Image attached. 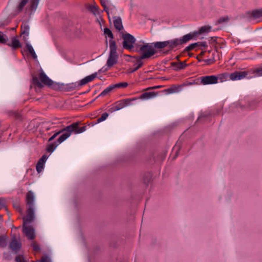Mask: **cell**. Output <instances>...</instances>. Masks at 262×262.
I'll return each instance as SVG.
<instances>
[{"label":"cell","instance_id":"cell-1","mask_svg":"<svg viewBox=\"0 0 262 262\" xmlns=\"http://www.w3.org/2000/svg\"><path fill=\"white\" fill-rule=\"evenodd\" d=\"M110 52L107 62V65L109 67H111L117 63L118 59V54L117 53V47L115 42L114 41H110Z\"/></svg>","mask_w":262,"mask_h":262},{"label":"cell","instance_id":"cell-2","mask_svg":"<svg viewBox=\"0 0 262 262\" xmlns=\"http://www.w3.org/2000/svg\"><path fill=\"white\" fill-rule=\"evenodd\" d=\"M122 38L124 41L123 47L126 50H131L132 49L136 41L134 37L128 33H125L122 35Z\"/></svg>","mask_w":262,"mask_h":262},{"label":"cell","instance_id":"cell-3","mask_svg":"<svg viewBox=\"0 0 262 262\" xmlns=\"http://www.w3.org/2000/svg\"><path fill=\"white\" fill-rule=\"evenodd\" d=\"M140 51L142 58H151L156 53L155 50L149 45H143L141 48Z\"/></svg>","mask_w":262,"mask_h":262},{"label":"cell","instance_id":"cell-4","mask_svg":"<svg viewBox=\"0 0 262 262\" xmlns=\"http://www.w3.org/2000/svg\"><path fill=\"white\" fill-rule=\"evenodd\" d=\"M9 248L12 252L15 253L19 252L21 249V244L16 237H13L11 239L9 244Z\"/></svg>","mask_w":262,"mask_h":262},{"label":"cell","instance_id":"cell-5","mask_svg":"<svg viewBox=\"0 0 262 262\" xmlns=\"http://www.w3.org/2000/svg\"><path fill=\"white\" fill-rule=\"evenodd\" d=\"M24 232L26 236L28 238V239L32 240L35 238V232L34 228L31 226H25L24 228Z\"/></svg>","mask_w":262,"mask_h":262},{"label":"cell","instance_id":"cell-6","mask_svg":"<svg viewBox=\"0 0 262 262\" xmlns=\"http://www.w3.org/2000/svg\"><path fill=\"white\" fill-rule=\"evenodd\" d=\"M47 156L45 155H43L40 159V160H38L36 166V171L38 173H41L44 170V167H45V163L47 161Z\"/></svg>","mask_w":262,"mask_h":262},{"label":"cell","instance_id":"cell-7","mask_svg":"<svg viewBox=\"0 0 262 262\" xmlns=\"http://www.w3.org/2000/svg\"><path fill=\"white\" fill-rule=\"evenodd\" d=\"M128 85V83H116L114 85H111L110 87L107 88L102 93V95H106L109 92L112 91L115 88H126Z\"/></svg>","mask_w":262,"mask_h":262},{"label":"cell","instance_id":"cell-8","mask_svg":"<svg viewBox=\"0 0 262 262\" xmlns=\"http://www.w3.org/2000/svg\"><path fill=\"white\" fill-rule=\"evenodd\" d=\"M39 77H40V79L41 80V82L43 84H44L47 86H50V85H52L53 81L50 79H49V77L45 73L43 72L40 73Z\"/></svg>","mask_w":262,"mask_h":262},{"label":"cell","instance_id":"cell-9","mask_svg":"<svg viewBox=\"0 0 262 262\" xmlns=\"http://www.w3.org/2000/svg\"><path fill=\"white\" fill-rule=\"evenodd\" d=\"M201 82L204 85L215 84L218 83V78L215 76H207L203 77Z\"/></svg>","mask_w":262,"mask_h":262},{"label":"cell","instance_id":"cell-10","mask_svg":"<svg viewBox=\"0 0 262 262\" xmlns=\"http://www.w3.org/2000/svg\"><path fill=\"white\" fill-rule=\"evenodd\" d=\"M247 76V73L245 72H236L230 75V79L232 81H237L244 79Z\"/></svg>","mask_w":262,"mask_h":262},{"label":"cell","instance_id":"cell-11","mask_svg":"<svg viewBox=\"0 0 262 262\" xmlns=\"http://www.w3.org/2000/svg\"><path fill=\"white\" fill-rule=\"evenodd\" d=\"M35 218V214H34V210L32 208H29L27 209L26 213L25 219L26 222L28 223H30L33 221Z\"/></svg>","mask_w":262,"mask_h":262},{"label":"cell","instance_id":"cell-12","mask_svg":"<svg viewBox=\"0 0 262 262\" xmlns=\"http://www.w3.org/2000/svg\"><path fill=\"white\" fill-rule=\"evenodd\" d=\"M97 76L96 73H93L91 75H88L87 76L85 77V78H83V79H81V81L79 82V85H85L87 83H89V82L93 81Z\"/></svg>","mask_w":262,"mask_h":262},{"label":"cell","instance_id":"cell-13","mask_svg":"<svg viewBox=\"0 0 262 262\" xmlns=\"http://www.w3.org/2000/svg\"><path fill=\"white\" fill-rule=\"evenodd\" d=\"M113 24L115 28L118 30H122L123 29V25L122 19L119 17H117L113 19Z\"/></svg>","mask_w":262,"mask_h":262},{"label":"cell","instance_id":"cell-14","mask_svg":"<svg viewBox=\"0 0 262 262\" xmlns=\"http://www.w3.org/2000/svg\"><path fill=\"white\" fill-rule=\"evenodd\" d=\"M196 35H197V33H196V32L190 33H188V34H186V35H184V36H183V37L181 38V40H180L181 43L183 44V43L188 42V41H190V40H192V39H193L194 38H195V37L196 36Z\"/></svg>","mask_w":262,"mask_h":262},{"label":"cell","instance_id":"cell-15","mask_svg":"<svg viewBox=\"0 0 262 262\" xmlns=\"http://www.w3.org/2000/svg\"><path fill=\"white\" fill-rule=\"evenodd\" d=\"M250 17L253 18H259L262 17V8L256 9L252 11L250 13Z\"/></svg>","mask_w":262,"mask_h":262},{"label":"cell","instance_id":"cell-16","mask_svg":"<svg viewBox=\"0 0 262 262\" xmlns=\"http://www.w3.org/2000/svg\"><path fill=\"white\" fill-rule=\"evenodd\" d=\"M156 95H157V93L155 92H147V93L143 94L141 96L140 98L142 99H148L153 98Z\"/></svg>","mask_w":262,"mask_h":262},{"label":"cell","instance_id":"cell-17","mask_svg":"<svg viewBox=\"0 0 262 262\" xmlns=\"http://www.w3.org/2000/svg\"><path fill=\"white\" fill-rule=\"evenodd\" d=\"M26 201L28 204H32L34 202V194L32 192H28L26 195Z\"/></svg>","mask_w":262,"mask_h":262},{"label":"cell","instance_id":"cell-18","mask_svg":"<svg viewBox=\"0 0 262 262\" xmlns=\"http://www.w3.org/2000/svg\"><path fill=\"white\" fill-rule=\"evenodd\" d=\"M169 44V42H159L155 43L154 46L156 49H162L166 47Z\"/></svg>","mask_w":262,"mask_h":262},{"label":"cell","instance_id":"cell-19","mask_svg":"<svg viewBox=\"0 0 262 262\" xmlns=\"http://www.w3.org/2000/svg\"><path fill=\"white\" fill-rule=\"evenodd\" d=\"M211 29V27L210 26H204L199 29L198 31L199 34H204V33L208 32Z\"/></svg>","mask_w":262,"mask_h":262},{"label":"cell","instance_id":"cell-20","mask_svg":"<svg viewBox=\"0 0 262 262\" xmlns=\"http://www.w3.org/2000/svg\"><path fill=\"white\" fill-rule=\"evenodd\" d=\"M12 46L14 49H19L21 46V44L17 38H14L12 40Z\"/></svg>","mask_w":262,"mask_h":262},{"label":"cell","instance_id":"cell-21","mask_svg":"<svg viewBox=\"0 0 262 262\" xmlns=\"http://www.w3.org/2000/svg\"><path fill=\"white\" fill-rule=\"evenodd\" d=\"M27 49H28V51H29V52L31 56L33 58L35 59L37 58V56H36L35 52L34 51L33 47L29 44H27Z\"/></svg>","mask_w":262,"mask_h":262},{"label":"cell","instance_id":"cell-22","mask_svg":"<svg viewBox=\"0 0 262 262\" xmlns=\"http://www.w3.org/2000/svg\"><path fill=\"white\" fill-rule=\"evenodd\" d=\"M70 135V132L64 133L62 135L60 136V138H58V142L59 143H62L63 142H64V141L66 139L68 138Z\"/></svg>","mask_w":262,"mask_h":262},{"label":"cell","instance_id":"cell-23","mask_svg":"<svg viewBox=\"0 0 262 262\" xmlns=\"http://www.w3.org/2000/svg\"><path fill=\"white\" fill-rule=\"evenodd\" d=\"M7 245V239L5 236H1L0 238V246L1 248H4Z\"/></svg>","mask_w":262,"mask_h":262},{"label":"cell","instance_id":"cell-24","mask_svg":"<svg viewBox=\"0 0 262 262\" xmlns=\"http://www.w3.org/2000/svg\"><path fill=\"white\" fill-rule=\"evenodd\" d=\"M28 1H26V0L22 1L21 2L19 3V5L18 7H17L18 10H22L24 7L25 6L26 4L28 3Z\"/></svg>","mask_w":262,"mask_h":262},{"label":"cell","instance_id":"cell-25","mask_svg":"<svg viewBox=\"0 0 262 262\" xmlns=\"http://www.w3.org/2000/svg\"><path fill=\"white\" fill-rule=\"evenodd\" d=\"M104 32L105 34L107 35V36L109 37L110 38H113V34L111 30L109 29V28H104Z\"/></svg>","mask_w":262,"mask_h":262},{"label":"cell","instance_id":"cell-26","mask_svg":"<svg viewBox=\"0 0 262 262\" xmlns=\"http://www.w3.org/2000/svg\"><path fill=\"white\" fill-rule=\"evenodd\" d=\"M108 117V114L107 113H104L98 119V120H97V122L99 123V122L104 121V120L107 119Z\"/></svg>","mask_w":262,"mask_h":262},{"label":"cell","instance_id":"cell-27","mask_svg":"<svg viewBox=\"0 0 262 262\" xmlns=\"http://www.w3.org/2000/svg\"><path fill=\"white\" fill-rule=\"evenodd\" d=\"M33 81L34 85H36L37 87H38L40 88L43 87V85H42V83L40 81H38V79H37L36 77H34V78L33 79Z\"/></svg>","mask_w":262,"mask_h":262},{"label":"cell","instance_id":"cell-28","mask_svg":"<svg viewBox=\"0 0 262 262\" xmlns=\"http://www.w3.org/2000/svg\"><path fill=\"white\" fill-rule=\"evenodd\" d=\"M56 147V143H52L51 145H48L47 148V151L48 152H51Z\"/></svg>","mask_w":262,"mask_h":262},{"label":"cell","instance_id":"cell-29","mask_svg":"<svg viewBox=\"0 0 262 262\" xmlns=\"http://www.w3.org/2000/svg\"><path fill=\"white\" fill-rule=\"evenodd\" d=\"M15 262H25V259L23 257V256L19 255L15 257Z\"/></svg>","mask_w":262,"mask_h":262},{"label":"cell","instance_id":"cell-30","mask_svg":"<svg viewBox=\"0 0 262 262\" xmlns=\"http://www.w3.org/2000/svg\"><path fill=\"white\" fill-rule=\"evenodd\" d=\"M38 1H32L31 4V7H30L31 10H33L34 9H35L36 8V6H38Z\"/></svg>","mask_w":262,"mask_h":262},{"label":"cell","instance_id":"cell-31","mask_svg":"<svg viewBox=\"0 0 262 262\" xmlns=\"http://www.w3.org/2000/svg\"><path fill=\"white\" fill-rule=\"evenodd\" d=\"M41 262H52V261L49 256L45 255L41 259Z\"/></svg>","mask_w":262,"mask_h":262},{"label":"cell","instance_id":"cell-32","mask_svg":"<svg viewBox=\"0 0 262 262\" xmlns=\"http://www.w3.org/2000/svg\"><path fill=\"white\" fill-rule=\"evenodd\" d=\"M3 257L5 260L9 261L11 259L12 256L10 254H9L8 252H4L3 254Z\"/></svg>","mask_w":262,"mask_h":262},{"label":"cell","instance_id":"cell-33","mask_svg":"<svg viewBox=\"0 0 262 262\" xmlns=\"http://www.w3.org/2000/svg\"><path fill=\"white\" fill-rule=\"evenodd\" d=\"M178 90H179V88H170V89H168L167 90L166 92H168V93H174V92H177L178 91Z\"/></svg>","mask_w":262,"mask_h":262},{"label":"cell","instance_id":"cell-34","mask_svg":"<svg viewBox=\"0 0 262 262\" xmlns=\"http://www.w3.org/2000/svg\"><path fill=\"white\" fill-rule=\"evenodd\" d=\"M228 19V17H222L220 19H219L218 20V23L221 24L224 23L225 22L227 21Z\"/></svg>","mask_w":262,"mask_h":262},{"label":"cell","instance_id":"cell-35","mask_svg":"<svg viewBox=\"0 0 262 262\" xmlns=\"http://www.w3.org/2000/svg\"><path fill=\"white\" fill-rule=\"evenodd\" d=\"M33 248L35 252H39L40 250V247L39 246L38 243L36 242H34L33 244Z\"/></svg>","mask_w":262,"mask_h":262},{"label":"cell","instance_id":"cell-36","mask_svg":"<svg viewBox=\"0 0 262 262\" xmlns=\"http://www.w3.org/2000/svg\"><path fill=\"white\" fill-rule=\"evenodd\" d=\"M85 130V128H78L77 130L75 131V132L76 133H80L83 132Z\"/></svg>","mask_w":262,"mask_h":262},{"label":"cell","instance_id":"cell-37","mask_svg":"<svg viewBox=\"0 0 262 262\" xmlns=\"http://www.w3.org/2000/svg\"><path fill=\"white\" fill-rule=\"evenodd\" d=\"M0 42L2 44H4L6 43V40L4 36H3L2 34H1V38H0Z\"/></svg>","mask_w":262,"mask_h":262},{"label":"cell","instance_id":"cell-38","mask_svg":"<svg viewBox=\"0 0 262 262\" xmlns=\"http://www.w3.org/2000/svg\"><path fill=\"white\" fill-rule=\"evenodd\" d=\"M162 86H157V87H154L152 88H147V89L146 90H147L149 89H157V88H160L162 87Z\"/></svg>","mask_w":262,"mask_h":262},{"label":"cell","instance_id":"cell-39","mask_svg":"<svg viewBox=\"0 0 262 262\" xmlns=\"http://www.w3.org/2000/svg\"><path fill=\"white\" fill-rule=\"evenodd\" d=\"M256 71H257V73H260V74H262V69H259V70H258Z\"/></svg>","mask_w":262,"mask_h":262}]
</instances>
